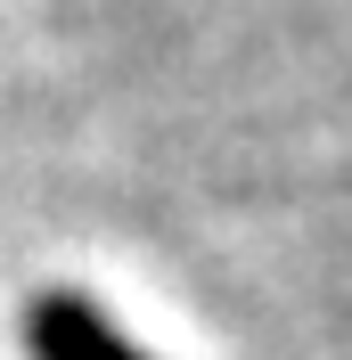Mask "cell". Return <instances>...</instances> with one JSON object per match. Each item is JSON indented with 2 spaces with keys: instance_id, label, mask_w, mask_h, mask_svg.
<instances>
[{
  "instance_id": "6da1fadb",
  "label": "cell",
  "mask_w": 352,
  "mask_h": 360,
  "mask_svg": "<svg viewBox=\"0 0 352 360\" xmlns=\"http://www.w3.org/2000/svg\"><path fill=\"white\" fill-rule=\"evenodd\" d=\"M25 352L33 360H148L90 295H42L25 311Z\"/></svg>"
}]
</instances>
